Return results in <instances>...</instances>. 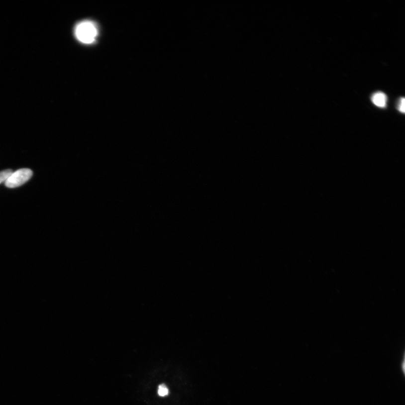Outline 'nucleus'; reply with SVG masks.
<instances>
[{"instance_id": "obj_1", "label": "nucleus", "mask_w": 405, "mask_h": 405, "mask_svg": "<svg viewBox=\"0 0 405 405\" xmlns=\"http://www.w3.org/2000/svg\"><path fill=\"white\" fill-rule=\"evenodd\" d=\"M98 30L94 23L90 21H84L77 25L75 35L77 40L84 44H92L97 36Z\"/></svg>"}, {"instance_id": "obj_2", "label": "nucleus", "mask_w": 405, "mask_h": 405, "mask_svg": "<svg viewBox=\"0 0 405 405\" xmlns=\"http://www.w3.org/2000/svg\"><path fill=\"white\" fill-rule=\"evenodd\" d=\"M33 172L28 169H20L12 172L5 182V186L8 188H15L21 186L32 178Z\"/></svg>"}, {"instance_id": "obj_3", "label": "nucleus", "mask_w": 405, "mask_h": 405, "mask_svg": "<svg viewBox=\"0 0 405 405\" xmlns=\"http://www.w3.org/2000/svg\"><path fill=\"white\" fill-rule=\"evenodd\" d=\"M372 101L375 105L385 107L387 105V97L385 93L377 92L373 95Z\"/></svg>"}, {"instance_id": "obj_4", "label": "nucleus", "mask_w": 405, "mask_h": 405, "mask_svg": "<svg viewBox=\"0 0 405 405\" xmlns=\"http://www.w3.org/2000/svg\"><path fill=\"white\" fill-rule=\"evenodd\" d=\"M12 173V171L11 170H6L0 172V184L6 182V180L9 178Z\"/></svg>"}, {"instance_id": "obj_5", "label": "nucleus", "mask_w": 405, "mask_h": 405, "mask_svg": "<svg viewBox=\"0 0 405 405\" xmlns=\"http://www.w3.org/2000/svg\"><path fill=\"white\" fill-rule=\"evenodd\" d=\"M169 393V389L165 385H161L159 386L158 394L161 397H165Z\"/></svg>"}, {"instance_id": "obj_6", "label": "nucleus", "mask_w": 405, "mask_h": 405, "mask_svg": "<svg viewBox=\"0 0 405 405\" xmlns=\"http://www.w3.org/2000/svg\"><path fill=\"white\" fill-rule=\"evenodd\" d=\"M405 99L404 98H401L399 102L398 109L402 113H404L405 111Z\"/></svg>"}]
</instances>
